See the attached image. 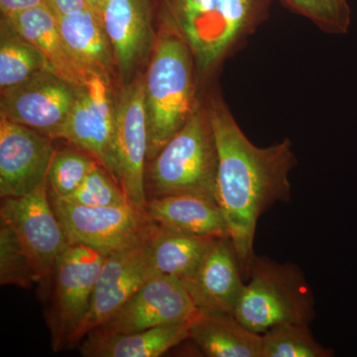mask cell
<instances>
[{
  "label": "cell",
  "instance_id": "1",
  "mask_svg": "<svg viewBox=\"0 0 357 357\" xmlns=\"http://www.w3.org/2000/svg\"><path fill=\"white\" fill-rule=\"evenodd\" d=\"M203 93L218 149L215 201L248 281L256 227L274 204L292 199L291 171L298 161L290 139L258 147L246 137L217 91Z\"/></svg>",
  "mask_w": 357,
  "mask_h": 357
},
{
  "label": "cell",
  "instance_id": "2",
  "mask_svg": "<svg viewBox=\"0 0 357 357\" xmlns=\"http://www.w3.org/2000/svg\"><path fill=\"white\" fill-rule=\"evenodd\" d=\"M161 27L191 49L199 88L268 20L273 0H151Z\"/></svg>",
  "mask_w": 357,
  "mask_h": 357
},
{
  "label": "cell",
  "instance_id": "3",
  "mask_svg": "<svg viewBox=\"0 0 357 357\" xmlns=\"http://www.w3.org/2000/svg\"><path fill=\"white\" fill-rule=\"evenodd\" d=\"M148 162L185 126L203 96L191 49L160 29L144 75Z\"/></svg>",
  "mask_w": 357,
  "mask_h": 357
},
{
  "label": "cell",
  "instance_id": "4",
  "mask_svg": "<svg viewBox=\"0 0 357 357\" xmlns=\"http://www.w3.org/2000/svg\"><path fill=\"white\" fill-rule=\"evenodd\" d=\"M218 162L215 133L203 96L185 126L149 162L147 199L192 195L215 201Z\"/></svg>",
  "mask_w": 357,
  "mask_h": 357
},
{
  "label": "cell",
  "instance_id": "5",
  "mask_svg": "<svg viewBox=\"0 0 357 357\" xmlns=\"http://www.w3.org/2000/svg\"><path fill=\"white\" fill-rule=\"evenodd\" d=\"M234 316L252 332L284 323L310 324L316 316L311 286L299 266L255 255Z\"/></svg>",
  "mask_w": 357,
  "mask_h": 357
},
{
  "label": "cell",
  "instance_id": "6",
  "mask_svg": "<svg viewBox=\"0 0 357 357\" xmlns=\"http://www.w3.org/2000/svg\"><path fill=\"white\" fill-rule=\"evenodd\" d=\"M105 258L95 249L70 244L59 258L50 277L44 281L50 282L44 316L54 351H69L83 340Z\"/></svg>",
  "mask_w": 357,
  "mask_h": 357
},
{
  "label": "cell",
  "instance_id": "7",
  "mask_svg": "<svg viewBox=\"0 0 357 357\" xmlns=\"http://www.w3.org/2000/svg\"><path fill=\"white\" fill-rule=\"evenodd\" d=\"M49 196L70 244L95 249L105 256L145 243L159 227L146 208L132 204L84 206Z\"/></svg>",
  "mask_w": 357,
  "mask_h": 357
},
{
  "label": "cell",
  "instance_id": "8",
  "mask_svg": "<svg viewBox=\"0 0 357 357\" xmlns=\"http://www.w3.org/2000/svg\"><path fill=\"white\" fill-rule=\"evenodd\" d=\"M0 220L13 230L43 283L70 245L52 208L47 182L20 198L1 199Z\"/></svg>",
  "mask_w": 357,
  "mask_h": 357
},
{
  "label": "cell",
  "instance_id": "9",
  "mask_svg": "<svg viewBox=\"0 0 357 357\" xmlns=\"http://www.w3.org/2000/svg\"><path fill=\"white\" fill-rule=\"evenodd\" d=\"M115 176L131 204H147L148 126L144 76L123 84L116 96L114 126Z\"/></svg>",
  "mask_w": 357,
  "mask_h": 357
},
{
  "label": "cell",
  "instance_id": "10",
  "mask_svg": "<svg viewBox=\"0 0 357 357\" xmlns=\"http://www.w3.org/2000/svg\"><path fill=\"white\" fill-rule=\"evenodd\" d=\"M77 89V84L70 83L53 70H45L1 91L0 116L53 140L62 139L76 102Z\"/></svg>",
  "mask_w": 357,
  "mask_h": 357
},
{
  "label": "cell",
  "instance_id": "11",
  "mask_svg": "<svg viewBox=\"0 0 357 357\" xmlns=\"http://www.w3.org/2000/svg\"><path fill=\"white\" fill-rule=\"evenodd\" d=\"M112 77L105 75H93L86 83L79 86L76 102L66 123L62 139L91 155L116 180L114 160L116 96L112 91Z\"/></svg>",
  "mask_w": 357,
  "mask_h": 357
},
{
  "label": "cell",
  "instance_id": "12",
  "mask_svg": "<svg viewBox=\"0 0 357 357\" xmlns=\"http://www.w3.org/2000/svg\"><path fill=\"white\" fill-rule=\"evenodd\" d=\"M198 312L180 279L158 274L151 277L119 311L91 333L119 335L191 323Z\"/></svg>",
  "mask_w": 357,
  "mask_h": 357
},
{
  "label": "cell",
  "instance_id": "13",
  "mask_svg": "<svg viewBox=\"0 0 357 357\" xmlns=\"http://www.w3.org/2000/svg\"><path fill=\"white\" fill-rule=\"evenodd\" d=\"M56 149L44 134L0 116V197L20 198L47 182Z\"/></svg>",
  "mask_w": 357,
  "mask_h": 357
},
{
  "label": "cell",
  "instance_id": "14",
  "mask_svg": "<svg viewBox=\"0 0 357 357\" xmlns=\"http://www.w3.org/2000/svg\"><path fill=\"white\" fill-rule=\"evenodd\" d=\"M153 13L151 0H107L103 6L100 17L123 84L139 76L141 66L153 51Z\"/></svg>",
  "mask_w": 357,
  "mask_h": 357
},
{
  "label": "cell",
  "instance_id": "15",
  "mask_svg": "<svg viewBox=\"0 0 357 357\" xmlns=\"http://www.w3.org/2000/svg\"><path fill=\"white\" fill-rule=\"evenodd\" d=\"M150 238L139 245L105 256L84 325V338L119 311L151 277L158 275L152 267Z\"/></svg>",
  "mask_w": 357,
  "mask_h": 357
},
{
  "label": "cell",
  "instance_id": "16",
  "mask_svg": "<svg viewBox=\"0 0 357 357\" xmlns=\"http://www.w3.org/2000/svg\"><path fill=\"white\" fill-rule=\"evenodd\" d=\"M245 282L236 248L225 236L215 239L198 271L183 283L199 311L234 314Z\"/></svg>",
  "mask_w": 357,
  "mask_h": 357
},
{
  "label": "cell",
  "instance_id": "17",
  "mask_svg": "<svg viewBox=\"0 0 357 357\" xmlns=\"http://www.w3.org/2000/svg\"><path fill=\"white\" fill-rule=\"evenodd\" d=\"M148 215L162 229L192 236H229L217 202L192 195L147 199Z\"/></svg>",
  "mask_w": 357,
  "mask_h": 357
},
{
  "label": "cell",
  "instance_id": "18",
  "mask_svg": "<svg viewBox=\"0 0 357 357\" xmlns=\"http://www.w3.org/2000/svg\"><path fill=\"white\" fill-rule=\"evenodd\" d=\"M57 17L59 30L70 56L88 77L117 75L114 51L102 17L86 7Z\"/></svg>",
  "mask_w": 357,
  "mask_h": 357
},
{
  "label": "cell",
  "instance_id": "19",
  "mask_svg": "<svg viewBox=\"0 0 357 357\" xmlns=\"http://www.w3.org/2000/svg\"><path fill=\"white\" fill-rule=\"evenodd\" d=\"M189 338L208 357H262V335L246 328L234 314L199 311Z\"/></svg>",
  "mask_w": 357,
  "mask_h": 357
},
{
  "label": "cell",
  "instance_id": "20",
  "mask_svg": "<svg viewBox=\"0 0 357 357\" xmlns=\"http://www.w3.org/2000/svg\"><path fill=\"white\" fill-rule=\"evenodd\" d=\"M190 324L119 335L89 333L79 344V352L84 357L161 356L189 338Z\"/></svg>",
  "mask_w": 357,
  "mask_h": 357
},
{
  "label": "cell",
  "instance_id": "21",
  "mask_svg": "<svg viewBox=\"0 0 357 357\" xmlns=\"http://www.w3.org/2000/svg\"><path fill=\"white\" fill-rule=\"evenodd\" d=\"M1 17L43 52L56 74L77 86L86 83L89 77L70 56L59 30L57 17L48 6L34 7Z\"/></svg>",
  "mask_w": 357,
  "mask_h": 357
},
{
  "label": "cell",
  "instance_id": "22",
  "mask_svg": "<svg viewBox=\"0 0 357 357\" xmlns=\"http://www.w3.org/2000/svg\"><path fill=\"white\" fill-rule=\"evenodd\" d=\"M217 238L185 236L158 227L150 238L155 273L176 277L182 282L189 280L198 271Z\"/></svg>",
  "mask_w": 357,
  "mask_h": 357
},
{
  "label": "cell",
  "instance_id": "23",
  "mask_svg": "<svg viewBox=\"0 0 357 357\" xmlns=\"http://www.w3.org/2000/svg\"><path fill=\"white\" fill-rule=\"evenodd\" d=\"M53 70L48 58L1 17L0 25V89L23 83L39 73ZM54 72V70H53Z\"/></svg>",
  "mask_w": 357,
  "mask_h": 357
},
{
  "label": "cell",
  "instance_id": "24",
  "mask_svg": "<svg viewBox=\"0 0 357 357\" xmlns=\"http://www.w3.org/2000/svg\"><path fill=\"white\" fill-rule=\"evenodd\" d=\"M262 357H332L333 349L319 344L307 324L284 323L262 333Z\"/></svg>",
  "mask_w": 357,
  "mask_h": 357
},
{
  "label": "cell",
  "instance_id": "25",
  "mask_svg": "<svg viewBox=\"0 0 357 357\" xmlns=\"http://www.w3.org/2000/svg\"><path fill=\"white\" fill-rule=\"evenodd\" d=\"M98 164L91 155L74 145L56 150L49 168L47 184L49 194L66 198L88 177Z\"/></svg>",
  "mask_w": 357,
  "mask_h": 357
},
{
  "label": "cell",
  "instance_id": "26",
  "mask_svg": "<svg viewBox=\"0 0 357 357\" xmlns=\"http://www.w3.org/2000/svg\"><path fill=\"white\" fill-rule=\"evenodd\" d=\"M39 283L29 256L17 236L0 220V284L30 289Z\"/></svg>",
  "mask_w": 357,
  "mask_h": 357
},
{
  "label": "cell",
  "instance_id": "27",
  "mask_svg": "<svg viewBox=\"0 0 357 357\" xmlns=\"http://www.w3.org/2000/svg\"><path fill=\"white\" fill-rule=\"evenodd\" d=\"M293 13L312 21L321 31L344 35L351 22L347 0H279Z\"/></svg>",
  "mask_w": 357,
  "mask_h": 357
},
{
  "label": "cell",
  "instance_id": "28",
  "mask_svg": "<svg viewBox=\"0 0 357 357\" xmlns=\"http://www.w3.org/2000/svg\"><path fill=\"white\" fill-rule=\"evenodd\" d=\"M60 199L84 206H126L131 204L121 185L100 164H96L76 191L66 198Z\"/></svg>",
  "mask_w": 357,
  "mask_h": 357
},
{
  "label": "cell",
  "instance_id": "29",
  "mask_svg": "<svg viewBox=\"0 0 357 357\" xmlns=\"http://www.w3.org/2000/svg\"><path fill=\"white\" fill-rule=\"evenodd\" d=\"M42 6H47L46 0H0L1 16L13 15Z\"/></svg>",
  "mask_w": 357,
  "mask_h": 357
},
{
  "label": "cell",
  "instance_id": "30",
  "mask_svg": "<svg viewBox=\"0 0 357 357\" xmlns=\"http://www.w3.org/2000/svg\"><path fill=\"white\" fill-rule=\"evenodd\" d=\"M46 3L55 16L77 13L88 7L84 0H46Z\"/></svg>",
  "mask_w": 357,
  "mask_h": 357
},
{
  "label": "cell",
  "instance_id": "31",
  "mask_svg": "<svg viewBox=\"0 0 357 357\" xmlns=\"http://www.w3.org/2000/svg\"><path fill=\"white\" fill-rule=\"evenodd\" d=\"M84 1H86V6H88L89 8H91V10L95 11L96 13L100 15L107 0H84Z\"/></svg>",
  "mask_w": 357,
  "mask_h": 357
}]
</instances>
